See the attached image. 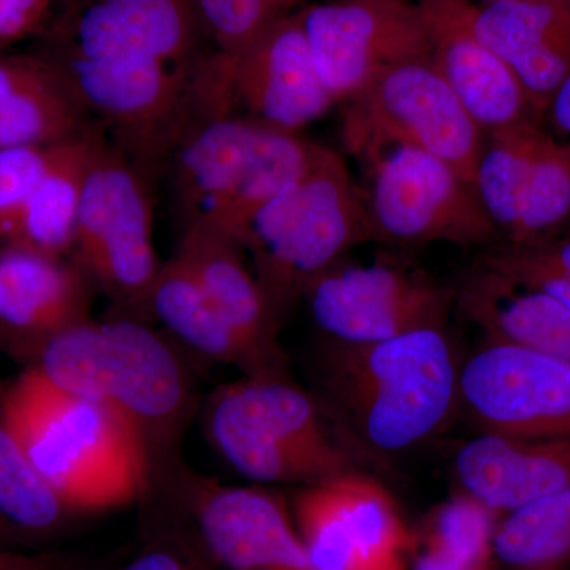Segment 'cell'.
I'll use <instances>...</instances> for the list:
<instances>
[{"label":"cell","mask_w":570,"mask_h":570,"mask_svg":"<svg viewBox=\"0 0 570 570\" xmlns=\"http://www.w3.org/2000/svg\"><path fill=\"white\" fill-rule=\"evenodd\" d=\"M31 366L56 387L129 420L148 449L153 494L170 489L184 468L178 449L195 397L189 373L163 333L137 318H88L51 337Z\"/></svg>","instance_id":"cell-1"},{"label":"cell","mask_w":570,"mask_h":570,"mask_svg":"<svg viewBox=\"0 0 570 570\" xmlns=\"http://www.w3.org/2000/svg\"><path fill=\"white\" fill-rule=\"evenodd\" d=\"M461 365L445 326L367 344L325 343V406L363 449L396 453L441 433L460 407Z\"/></svg>","instance_id":"cell-2"},{"label":"cell","mask_w":570,"mask_h":570,"mask_svg":"<svg viewBox=\"0 0 570 570\" xmlns=\"http://www.w3.org/2000/svg\"><path fill=\"white\" fill-rule=\"evenodd\" d=\"M0 417L75 515L153 493L151 461L137 428L102 403L56 387L33 366L0 393Z\"/></svg>","instance_id":"cell-3"},{"label":"cell","mask_w":570,"mask_h":570,"mask_svg":"<svg viewBox=\"0 0 570 570\" xmlns=\"http://www.w3.org/2000/svg\"><path fill=\"white\" fill-rule=\"evenodd\" d=\"M370 242L358 184L340 153L316 142L305 170L255 212L236 245L283 322L314 281Z\"/></svg>","instance_id":"cell-4"},{"label":"cell","mask_w":570,"mask_h":570,"mask_svg":"<svg viewBox=\"0 0 570 570\" xmlns=\"http://www.w3.org/2000/svg\"><path fill=\"white\" fill-rule=\"evenodd\" d=\"M205 419L214 449L254 482L305 487L362 471L360 445L325 404L288 376L224 385L209 397Z\"/></svg>","instance_id":"cell-5"},{"label":"cell","mask_w":570,"mask_h":570,"mask_svg":"<svg viewBox=\"0 0 570 570\" xmlns=\"http://www.w3.org/2000/svg\"><path fill=\"white\" fill-rule=\"evenodd\" d=\"M344 142L363 171V205L371 239L392 247H485L499 238L474 186L417 146L343 127Z\"/></svg>","instance_id":"cell-6"},{"label":"cell","mask_w":570,"mask_h":570,"mask_svg":"<svg viewBox=\"0 0 570 570\" xmlns=\"http://www.w3.org/2000/svg\"><path fill=\"white\" fill-rule=\"evenodd\" d=\"M316 142L246 116L198 122L176 148L175 189L186 227L238 242L250 217L305 170Z\"/></svg>","instance_id":"cell-7"},{"label":"cell","mask_w":570,"mask_h":570,"mask_svg":"<svg viewBox=\"0 0 570 570\" xmlns=\"http://www.w3.org/2000/svg\"><path fill=\"white\" fill-rule=\"evenodd\" d=\"M52 59V58H51ZM82 110L110 124L142 160L178 148L193 130L195 112L209 118L204 63L194 67L129 58H85L62 52L52 59Z\"/></svg>","instance_id":"cell-8"},{"label":"cell","mask_w":570,"mask_h":570,"mask_svg":"<svg viewBox=\"0 0 570 570\" xmlns=\"http://www.w3.org/2000/svg\"><path fill=\"white\" fill-rule=\"evenodd\" d=\"M73 264L104 292L115 316H137L159 272L145 183L121 153L104 141L86 176L75 230Z\"/></svg>","instance_id":"cell-9"},{"label":"cell","mask_w":570,"mask_h":570,"mask_svg":"<svg viewBox=\"0 0 570 570\" xmlns=\"http://www.w3.org/2000/svg\"><path fill=\"white\" fill-rule=\"evenodd\" d=\"M305 299L325 343L367 344L428 326H445L455 288L406 258L352 254L314 281Z\"/></svg>","instance_id":"cell-10"},{"label":"cell","mask_w":570,"mask_h":570,"mask_svg":"<svg viewBox=\"0 0 570 570\" xmlns=\"http://www.w3.org/2000/svg\"><path fill=\"white\" fill-rule=\"evenodd\" d=\"M296 14L336 104H347L384 71L428 59L433 50V29L419 0H325Z\"/></svg>","instance_id":"cell-11"},{"label":"cell","mask_w":570,"mask_h":570,"mask_svg":"<svg viewBox=\"0 0 570 570\" xmlns=\"http://www.w3.org/2000/svg\"><path fill=\"white\" fill-rule=\"evenodd\" d=\"M292 515L314 570H407L414 554L395 499L363 471L303 487Z\"/></svg>","instance_id":"cell-12"},{"label":"cell","mask_w":570,"mask_h":570,"mask_svg":"<svg viewBox=\"0 0 570 570\" xmlns=\"http://www.w3.org/2000/svg\"><path fill=\"white\" fill-rule=\"evenodd\" d=\"M343 127L417 146L455 168L474 186L485 134L430 58L384 71L348 100Z\"/></svg>","instance_id":"cell-13"},{"label":"cell","mask_w":570,"mask_h":570,"mask_svg":"<svg viewBox=\"0 0 570 570\" xmlns=\"http://www.w3.org/2000/svg\"><path fill=\"white\" fill-rule=\"evenodd\" d=\"M460 407L480 433L570 439V362L487 341L461 365Z\"/></svg>","instance_id":"cell-14"},{"label":"cell","mask_w":570,"mask_h":570,"mask_svg":"<svg viewBox=\"0 0 570 570\" xmlns=\"http://www.w3.org/2000/svg\"><path fill=\"white\" fill-rule=\"evenodd\" d=\"M184 494L202 546L228 570H314L294 515L258 487L223 485L183 468L174 489Z\"/></svg>","instance_id":"cell-15"},{"label":"cell","mask_w":570,"mask_h":570,"mask_svg":"<svg viewBox=\"0 0 570 570\" xmlns=\"http://www.w3.org/2000/svg\"><path fill=\"white\" fill-rule=\"evenodd\" d=\"M214 58L230 105L272 129L299 134L336 105L296 13L276 22L230 61Z\"/></svg>","instance_id":"cell-16"},{"label":"cell","mask_w":570,"mask_h":570,"mask_svg":"<svg viewBox=\"0 0 570 570\" xmlns=\"http://www.w3.org/2000/svg\"><path fill=\"white\" fill-rule=\"evenodd\" d=\"M92 291L91 281L73 262L24 247H3L0 351L32 365L51 337L91 318Z\"/></svg>","instance_id":"cell-17"},{"label":"cell","mask_w":570,"mask_h":570,"mask_svg":"<svg viewBox=\"0 0 570 570\" xmlns=\"http://www.w3.org/2000/svg\"><path fill=\"white\" fill-rule=\"evenodd\" d=\"M471 32L512 70L535 121L570 73V9L564 0H463Z\"/></svg>","instance_id":"cell-18"},{"label":"cell","mask_w":570,"mask_h":570,"mask_svg":"<svg viewBox=\"0 0 570 570\" xmlns=\"http://www.w3.org/2000/svg\"><path fill=\"white\" fill-rule=\"evenodd\" d=\"M200 37L195 0H78L63 52L193 67Z\"/></svg>","instance_id":"cell-19"},{"label":"cell","mask_w":570,"mask_h":570,"mask_svg":"<svg viewBox=\"0 0 570 570\" xmlns=\"http://www.w3.org/2000/svg\"><path fill=\"white\" fill-rule=\"evenodd\" d=\"M419 2L433 29L431 62L483 134L535 121L515 75L468 28L463 0Z\"/></svg>","instance_id":"cell-20"},{"label":"cell","mask_w":570,"mask_h":570,"mask_svg":"<svg viewBox=\"0 0 570 570\" xmlns=\"http://www.w3.org/2000/svg\"><path fill=\"white\" fill-rule=\"evenodd\" d=\"M174 257L183 262L269 373L288 376L281 322L269 309L249 262L230 236L205 225L184 228Z\"/></svg>","instance_id":"cell-21"},{"label":"cell","mask_w":570,"mask_h":570,"mask_svg":"<svg viewBox=\"0 0 570 570\" xmlns=\"http://www.w3.org/2000/svg\"><path fill=\"white\" fill-rule=\"evenodd\" d=\"M463 491L508 513L570 489V439H520L480 433L459 450Z\"/></svg>","instance_id":"cell-22"},{"label":"cell","mask_w":570,"mask_h":570,"mask_svg":"<svg viewBox=\"0 0 570 570\" xmlns=\"http://www.w3.org/2000/svg\"><path fill=\"white\" fill-rule=\"evenodd\" d=\"M455 305L490 343L570 362V309L535 288L478 264L455 288Z\"/></svg>","instance_id":"cell-23"},{"label":"cell","mask_w":570,"mask_h":570,"mask_svg":"<svg viewBox=\"0 0 570 570\" xmlns=\"http://www.w3.org/2000/svg\"><path fill=\"white\" fill-rule=\"evenodd\" d=\"M137 321L160 324L171 340L190 352L242 371L243 377H272L262 360L228 324L213 299L178 258L160 265Z\"/></svg>","instance_id":"cell-24"},{"label":"cell","mask_w":570,"mask_h":570,"mask_svg":"<svg viewBox=\"0 0 570 570\" xmlns=\"http://www.w3.org/2000/svg\"><path fill=\"white\" fill-rule=\"evenodd\" d=\"M88 132L56 146L50 170L22 209L6 246L63 258L71 253L86 176L100 145Z\"/></svg>","instance_id":"cell-25"},{"label":"cell","mask_w":570,"mask_h":570,"mask_svg":"<svg viewBox=\"0 0 570 570\" xmlns=\"http://www.w3.org/2000/svg\"><path fill=\"white\" fill-rule=\"evenodd\" d=\"M542 132L538 122L524 121L485 135L474 189L483 212L505 243L519 227L532 153Z\"/></svg>","instance_id":"cell-26"},{"label":"cell","mask_w":570,"mask_h":570,"mask_svg":"<svg viewBox=\"0 0 570 570\" xmlns=\"http://www.w3.org/2000/svg\"><path fill=\"white\" fill-rule=\"evenodd\" d=\"M498 513L461 491L431 512L415 538L414 570H471L493 557ZM414 549V550H415Z\"/></svg>","instance_id":"cell-27"},{"label":"cell","mask_w":570,"mask_h":570,"mask_svg":"<svg viewBox=\"0 0 570 570\" xmlns=\"http://www.w3.org/2000/svg\"><path fill=\"white\" fill-rule=\"evenodd\" d=\"M493 554L515 570H558L570 561V489L504 513Z\"/></svg>","instance_id":"cell-28"},{"label":"cell","mask_w":570,"mask_h":570,"mask_svg":"<svg viewBox=\"0 0 570 570\" xmlns=\"http://www.w3.org/2000/svg\"><path fill=\"white\" fill-rule=\"evenodd\" d=\"M0 517L26 540L62 531L75 513L52 490L0 417Z\"/></svg>","instance_id":"cell-29"},{"label":"cell","mask_w":570,"mask_h":570,"mask_svg":"<svg viewBox=\"0 0 570 570\" xmlns=\"http://www.w3.org/2000/svg\"><path fill=\"white\" fill-rule=\"evenodd\" d=\"M570 225V142L543 130L528 171L515 235L508 245H528L560 236Z\"/></svg>","instance_id":"cell-30"},{"label":"cell","mask_w":570,"mask_h":570,"mask_svg":"<svg viewBox=\"0 0 570 570\" xmlns=\"http://www.w3.org/2000/svg\"><path fill=\"white\" fill-rule=\"evenodd\" d=\"M205 37L224 61L246 50L276 22L292 17L311 0H195Z\"/></svg>","instance_id":"cell-31"},{"label":"cell","mask_w":570,"mask_h":570,"mask_svg":"<svg viewBox=\"0 0 570 570\" xmlns=\"http://www.w3.org/2000/svg\"><path fill=\"white\" fill-rule=\"evenodd\" d=\"M479 264L557 299L570 309V236L491 247Z\"/></svg>","instance_id":"cell-32"},{"label":"cell","mask_w":570,"mask_h":570,"mask_svg":"<svg viewBox=\"0 0 570 570\" xmlns=\"http://www.w3.org/2000/svg\"><path fill=\"white\" fill-rule=\"evenodd\" d=\"M47 66V58L0 52V149L29 145L36 137L39 112L32 89Z\"/></svg>","instance_id":"cell-33"},{"label":"cell","mask_w":570,"mask_h":570,"mask_svg":"<svg viewBox=\"0 0 570 570\" xmlns=\"http://www.w3.org/2000/svg\"><path fill=\"white\" fill-rule=\"evenodd\" d=\"M58 145L0 149V243H7L33 190L50 170Z\"/></svg>","instance_id":"cell-34"},{"label":"cell","mask_w":570,"mask_h":570,"mask_svg":"<svg viewBox=\"0 0 570 570\" xmlns=\"http://www.w3.org/2000/svg\"><path fill=\"white\" fill-rule=\"evenodd\" d=\"M51 0H0V52L41 28Z\"/></svg>","instance_id":"cell-35"},{"label":"cell","mask_w":570,"mask_h":570,"mask_svg":"<svg viewBox=\"0 0 570 570\" xmlns=\"http://www.w3.org/2000/svg\"><path fill=\"white\" fill-rule=\"evenodd\" d=\"M119 570H205L204 560L175 540H156Z\"/></svg>","instance_id":"cell-36"},{"label":"cell","mask_w":570,"mask_h":570,"mask_svg":"<svg viewBox=\"0 0 570 570\" xmlns=\"http://www.w3.org/2000/svg\"><path fill=\"white\" fill-rule=\"evenodd\" d=\"M0 570H88L85 561L66 551L0 547Z\"/></svg>","instance_id":"cell-37"},{"label":"cell","mask_w":570,"mask_h":570,"mask_svg":"<svg viewBox=\"0 0 570 570\" xmlns=\"http://www.w3.org/2000/svg\"><path fill=\"white\" fill-rule=\"evenodd\" d=\"M547 115H550L551 122L557 130L570 135V73L558 92L554 94Z\"/></svg>","instance_id":"cell-38"},{"label":"cell","mask_w":570,"mask_h":570,"mask_svg":"<svg viewBox=\"0 0 570 570\" xmlns=\"http://www.w3.org/2000/svg\"><path fill=\"white\" fill-rule=\"evenodd\" d=\"M28 540L22 538L20 532L11 528L6 520L0 517V547H10V549H22L28 547Z\"/></svg>","instance_id":"cell-39"},{"label":"cell","mask_w":570,"mask_h":570,"mask_svg":"<svg viewBox=\"0 0 570 570\" xmlns=\"http://www.w3.org/2000/svg\"><path fill=\"white\" fill-rule=\"evenodd\" d=\"M471 570H494L493 564H491V560L487 562H482V564L475 566Z\"/></svg>","instance_id":"cell-40"},{"label":"cell","mask_w":570,"mask_h":570,"mask_svg":"<svg viewBox=\"0 0 570 570\" xmlns=\"http://www.w3.org/2000/svg\"><path fill=\"white\" fill-rule=\"evenodd\" d=\"M468 2H472V3H491V2H502V0H468Z\"/></svg>","instance_id":"cell-41"},{"label":"cell","mask_w":570,"mask_h":570,"mask_svg":"<svg viewBox=\"0 0 570 570\" xmlns=\"http://www.w3.org/2000/svg\"><path fill=\"white\" fill-rule=\"evenodd\" d=\"M564 2L568 3L569 9H570V0H564Z\"/></svg>","instance_id":"cell-42"},{"label":"cell","mask_w":570,"mask_h":570,"mask_svg":"<svg viewBox=\"0 0 570 570\" xmlns=\"http://www.w3.org/2000/svg\"><path fill=\"white\" fill-rule=\"evenodd\" d=\"M0 249H2V247H0Z\"/></svg>","instance_id":"cell-43"}]
</instances>
